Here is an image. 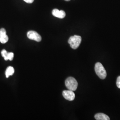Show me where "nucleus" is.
Returning <instances> with one entry per match:
<instances>
[{"mask_svg": "<svg viewBox=\"0 0 120 120\" xmlns=\"http://www.w3.org/2000/svg\"><path fill=\"white\" fill-rule=\"evenodd\" d=\"M95 71L97 75L101 79H105L107 76V73L103 65L100 62H97L95 65Z\"/></svg>", "mask_w": 120, "mask_h": 120, "instance_id": "f257e3e1", "label": "nucleus"}, {"mask_svg": "<svg viewBox=\"0 0 120 120\" xmlns=\"http://www.w3.org/2000/svg\"><path fill=\"white\" fill-rule=\"evenodd\" d=\"M82 42V38L80 36L74 35L71 37L68 40V43L73 49H77Z\"/></svg>", "mask_w": 120, "mask_h": 120, "instance_id": "f03ea898", "label": "nucleus"}, {"mask_svg": "<svg viewBox=\"0 0 120 120\" xmlns=\"http://www.w3.org/2000/svg\"><path fill=\"white\" fill-rule=\"evenodd\" d=\"M65 85L69 90L74 91L77 89L78 83L74 78L69 77L66 79Z\"/></svg>", "mask_w": 120, "mask_h": 120, "instance_id": "7ed1b4c3", "label": "nucleus"}, {"mask_svg": "<svg viewBox=\"0 0 120 120\" xmlns=\"http://www.w3.org/2000/svg\"><path fill=\"white\" fill-rule=\"evenodd\" d=\"M27 37L30 40H34L38 42L41 41V37L38 34L34 31H30L27 33Z\"/></svg>", "mask_w": 120, "mask_h": 120, "instance_id": "20e7f679", "label": "nucleus"}, {"mask_svg": "<svg viewBox=\"0 0 120 120\" xmlns=\"http://www.w3.org/2000/svg\"><path fill=\"white\" fill-rule=\"evenodd\" d=\"M62 95L64 98L69 101L74 100L75 98V94L72 90H64L62 93Z\"/></svg>", "mask_w": 120, "mask_h": 120, "instance_id": "39448f33", "label": "nucleus"}, {"mask_svg": "<svg viewBox=\"0 0 120 120\" xmlns=\"http://www.w3.org/2000/svg\"><path fill=\"white\" fill-rule=\"evenodd\" d=\"M9 40V38L6 35V31L4 28L0 30V42L2 44L6 43Z\"/></svg>", "mask_w": 120, "mask_h": 120, "instance_id": "423d86ee", "label": "nucleus"}, {"mask_svg": "<svg viewBox=\"0 0 120 120\" xmlns=\"http://www.w3.org/2000/svg\"><path fill=\"white\" fill-rule=\"evenodd\" d=\"M53 16L59 18H64L66 15L65 13L63 10H59L57 9H55L52 11Z\"/></svg>", "mask_w": 120, "mask_h": 120, "instance_id": "0eeeda50", "label": "nucleus"}, {"mask_svg": "<svg viewBox=\"0 0 120 120\" xmlns=\"http://www.w3.org/2000/svg\"><path fill=\"white\" fill-rule=\"evenodd\" d=\"M94 117L95 119L97 120H110V118L109 116L102 113H98L95 114Z\"/></svg>", "mask_w": 120, "mask_h": 120, "instance_id": "6e6552de", "label": "nucleus"}, {"mask_svg": "<svg viewBox=\"0 0 120 120\" xmlns=\"http://www.w3.org/2000/svg\"><path fill=\"white\" fill-rule=\"evenodd\" d=\"M14 73V69L12 66H9L8 67L6 71H5V76L7 78L8 77L11 75H13Z\"/></svg>", "mask_w": 120, "mask_h": 120, "instance_id": "1a4fd4ad", "label": "nucleus"}, {"mask_svg": "<svg viewBox=\"0 0 120 120\" xmlns=\"http://www.w3.org/2000/svg\"><path fill=\"white\" fill-rule=\"evenodd\" d=\"M1 54L2 56L4 58V60H8V52H7L6 50H5V49L2 50L1 52Z\"/></svg>", "mask_w": 120, "mask_h": 120, "instance_id": "9d476101", "label": "nucleus"}, {"mask_svg": "<svg viewBox=\"0 0 120 120\" xmlns=\"http://www.w3.org/2000/svg\"><path fill=\"white\" fill-rule=\"evenodd\" d=\"M13 57H14V53L13 52H8V60H12L13 59Z\"/></svg>", "mask_w": 120, "mask_h": 120, "instance_id": "9b49d317", "label": "nucleus"}, {"mask_svg": "<svg viewBox=\"0 0 120 120\" xmlns=\"http://www.w3.org/2000/svg\"><path fill=\"white\" fill-rule=\"evenodd\" d=\"M116 84V86H117V87L120 89V76L117 77V78Z\"/></svg>", "mask_w": 120, "mask_h": 120, "instance_id": "f8f14e48", "label": "nucleus"}, {"mask_svg": "<svg viewBox=\"0 0 120 120\" xmlns=\"http://www.w3.org/2000/svg\"><path fill=\"white\" fill-rule=\"evenodd\" d=\"M27 3H32L34 1V0H24Z\"/></svg>", "mask_w": 120, "mask_h": 120, "instance_id": "ddd939ff", "label": "nucleus"}, {"mask_svg": "<svg viewBox=\"0 0 120 120\" xmlns=\"http://www.w3.org/2000/svg\"><path fill=\"white\" fill-rule=\"evenodd\" d=\"M65 1H70V0H65Z\"/></svg>", "mask_w": 120, "mask_h": 120, "instance_id": "4468645a", "label": "nucleus"}]
</instances>
